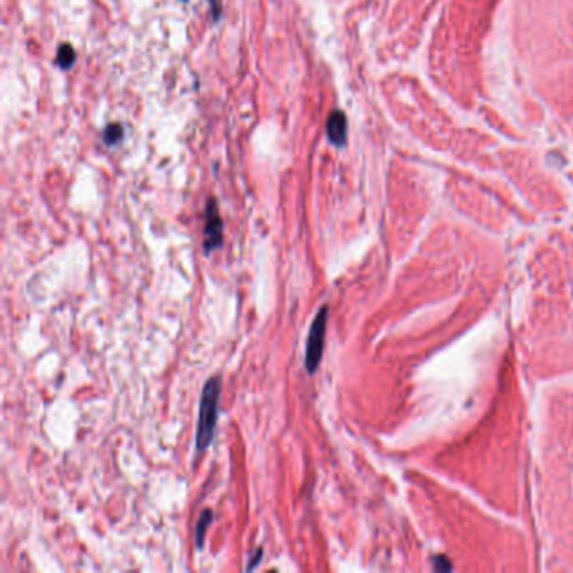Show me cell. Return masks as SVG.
I'll use <instances>...</instances> for the list:
<instances>
[{"mask_svg": "<svg viewBox=\"0 0 573 573\" xmlns=\"http://www.w3.org/2000/svg\"><path fill=\"white\" fill-rule=\"evenodd\" d=\"M121 126L120 125H109L106 131H104V142L108 143V145H115L121 140Z\"/></svg>", "mask_w": 573, "mask_h": 573, "instance_id": "52a82bcc", "label": "cell"}, {"mask_svg": "<svg viewBox=\"0 0 573 573\" xmlns=\"http://www.w3.org/2000/svg\"><path fill=\"white\" fill-rule=\"evenodd\" d=\"M212 519H214V513L212 510H202V513L199 516V522H197V526H195V543L199 548H204V543H205V533H207L209 526L212 524Z\"/></svg>", "mask_w": 573, "mask_h": 573, "instance_id": "5b68a950", "label": "cell"}, {"mask_svg": "<svg viewBox=\"0 0 573 573\" xmlns=\"http://www.w3.org/2000/svg\"><path fill=\"white\" fill-rule=\"evenodd\" d=\"M262 553H264V550L262 548H257L256 552H254V555H252L251 558H249V563L246 565V570L249 572V570H254V568L259 565V562H261V558H262Z\"/></svg>", "mask_w": 573, "mask_h": 573, "instance_id": "ba28073f", "label": "cell"}, {"mask_svg": "<svg viewBox=\"0 0 573 573\" xmlns=\"http://www.w3.org/2000/svg\"><path fill=\"white\" fill-rule=\"evenodd\" d=\"M326 133L330 142L336 147H343L347 143V133H348V123H347V116H345L343 111H333L328 118V125H326Z\"/></svg>", "mask_w": 573, "mask_h": 573, "instance_id": "277c9868", "label": "cell"}, {"mask_svg": "<svg viewBox=\"0 0 573 573\" xmlns=\"http://www.w3.org/2000/svg\"><path fill=\"white\" fill-rule=\"evenodd\" d=\"M204 216V249L207 254H211L224 242V222L218 214L217 200H209Z\"/></svg>", "mask_w": 573, "mask_h": 573, "instance_id": "3957f363", "label": "cell"}, {"mask_svg": "<svg viewBox=\"0 0 573 573\" xmlns=\"http://www.w3.org/2000/svg\"><path fill=\"white\" fill-rule=\"evenodd\" d=\"M221 377H211L205 382L202 395H200L199 422H197L195 448L199 452H204L212 444L216 434L218 419V402H221Z\"/></svg>", "mask_w": 573, "mask_h": 573, "instance_id": "6da1fadb", "label": "cell"}, {"mask_svg": "<svg viewBox=\"0 0 573 573\" xmlns=\"http://www.w3.org/2000/svg\"><path fill=\"white\" fill-rule=\"evenodd\" d=\"M74 61H76V54H74L73 47L68 46V44L61 46L58 51V64L61 68L69 69L74 64Z\"/></svg>", "mask_w": 573, "mask_h": 573, "instance_id": "8992f818", "label": "cell"}, {"mask_svg": "<svg viewBox=\"0 0 573 573\" xmlns=\"http://www.w3.org/2000/svg\"><path fill=\"white\" fill-rule=\"evenodd\" d=\"M328 306L323 304L318 309L312 326H309L308 340H306V352H304V369L308 374H314L321 363L323 350H325V336H326V323H328Z\"/></svg>", "mask_w": 573, "mask_h": 573, "instance_id": "7a4b0ae2", "label": "cell"}]
</instances>
